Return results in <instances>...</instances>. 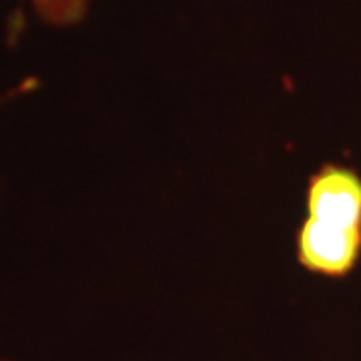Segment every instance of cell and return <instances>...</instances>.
Here are the masks:
<instances>
[{
	"label": "cell",
	"instance_id": "obj_4",
	"mask_svg": "<svg viewBox=\"0 0 361 361\" xmlns=\"http://www.w3.org/2000/svg\"><path fill=\"white\" fill-rule=\"evenodd\" d=\"M0 361H6V360H0Z\"/></svg>",
	"mask_w": 361,
	"mask_h": 361
},
{
	"label": "cell",
	"instance_id": "obj_1",
	"mask_svg": "<svg viewBox=\"0 0 361 361\" xmlns=\"http://www.w3.org/2000/svg\"><path fill=\"white\" fill-rule=\"evenodd\" d=\"M361 257V175L323 165L307 180L305 219L297 231V261L310 273L345 277Z\"/></svg>",
	"mask_w": 361,
	"mask_h": 361
},
{
	"label": "cell",
	"instance_id": "obj_2",
	"mask_svg": "<svg viewBox=\"0 0 361 361\" xmlns=\"http://www.w3.org/2000/svg\"><path fill=\"white\" fill-rule=\"evenodd\" d=\"M42 20L54 26H71L80 23L89 8V0H30Z\"/></svg>",
	"mask_w": 361,
	"mask_h": 361
},
{
	"label": "cell",
	"instance_id": "obj_3",
	"mask_svg": "<svg viewBox=\"0 0 361 361\" xmlns=\"http://www.w3.org/2000/svg\"><path fill=\"white\" fill-rule=\"evenodd\" d=\"M2 103H4V99H0V104H2Z\"/></svg>",
	"mask_w": 361,
	"mask_h": 361
}]
</instances>
